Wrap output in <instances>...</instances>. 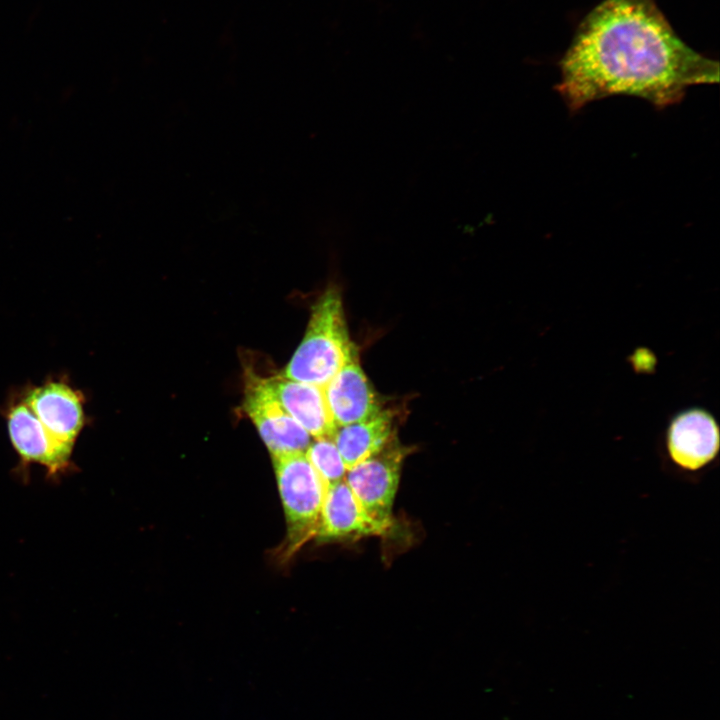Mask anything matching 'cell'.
Returning a JSON list of instances; mask_svg holds the SVG:
<instances>
[{"label":"cell","mask_w":720,"mask_h":720,"mask_svg":"<svg viewBox=\"0 0 720 720\" xmlns=\"http://www.w3.org/2000/svg\"><path fill=\"white\" fill-rule=\"evenodd\" d=\"M555 90L571 112L614 95L658 109L688 87L719 82V62L688 46L655 0H603L579 23L559 61Z\"/></svg>","instance_id":"obj_1"},{"label":"cell","mask_w":720,"mask_h":720,"mask_svg":"<svg viewBox=\"0 0 720 720\" xmlns=\"http://www.w3.org/2000/svg\"><path fill=\"white\" fill-rule=\"evenodd\" d=\"M355 353L341 295L329 287L312 306L304 338L281 374L324 388Z\"/></svg>","instance_id":"obj_2"},{"label":"cell","mask_w":720,"mask_h":720,"mask_svg":"<svg viewBox=\"0 0 720 720\" xmlns=\"http://www.w3.org/2000/svg\"><path fill=\"white\" fill-rule=\"evenodd\" d=\"M287 522V554L315 536L326 484L303 452L272 456Z\"/></svg>","instance_id":"obj_3"},{"label":"cell","mask_w":720,"mask_h":720,"mask_svg":"<svg viewBox=\"0 0 720 720\" xmlns=\"http://www.w3.org/2000/svg\"><path fill=\"white\" fill-rule=\"evenodd\" d=\"M409 452L410 448L403 446L395 435L379 452L349 468L345 476V482L366 512L391 527L401 469Z\"/></svg>","instance_id":"obj_4"},{"label":"cell","mask_w":720,"mask_h":720,"mask_svg":"<svg viewBox=\"0 0 720 720\" xmlns=\"http://www.w3.org/2000/svg\"><path fill=\"white\" fill-rule=\"evenodd\" d=\"M244 379L243 408L255 424L271 456L304 453L312 436L274 398L264 377L246 370Z\"/></svg>","instance_id":"obj_5"},{"label":"cell","mask_w":720,"mask_h":720,"mask_svg":"<svg viewBox=\"0 0 720 720\" xmlns=\"http://www.w3.org/2000/svg\"><path fill=\"white\" fill-rule=\"evenodd\" d=\"M5 416L10 441L25 464H41L50 475L70 466L74 444L51 434L22 400L11 403Z\"/></svg>","instance_id":"obj_6"},{"label":"cell","mask_w":720,"mask_h":720,"mask_svg":"<svg viewBox=\"0 0 720 720\" xmlns=\"http://www.w3.org/2000/svg\"><path fill=\"white\" fill-rule=\"evenodd\" d=\"M21 400L47 430L62 441L74 444L87 423L83 394L64 378L47 379L30 387Z\"/></svg>","instance_id":"obj_7"},{"label":"cell","mask_w":720,"mask_h":720,"mask_svg":"<svg viewBox=\"0 0 720 720\" xmlns=\"http://www.w3.org/2000/svg\"><path fill=\"white\" fill-rule=\"evenodd\" d=\"M393 527L371 517L345 479L327 487L314 538L318 543L386 536Z\"/></svg>","instance_id":"obj_8"},{"label":"cell","mask_w":720,"mask_h":720,"mask_svg":"<svg viewBox=\"0 0 720 720\" xmlns=\"http://www.w3.org/2000/svg\"><path fill=\"white\" fill-rule=\"evenodd\" d=\"M666 446L675 465L685 471H698L711 463L718 454V425L703 409L685 410L670 423Z\"/></svg>","instance_id":"obj_9"},{"label":"cell","mask_w":720,"mask_h":720,"mask_svg":"<svg viewBox=\"0 0 720 720\" xmlns=\"http://www.w3.org/2000/svg\"><path fill=\"white\" fill-rule=\"evenodd\" d=\"M324 394L336 427L370 418L383 410L357 353L327 383Z\"/></svg>","instance_id":"obj_10"},{"label":"cell","mask_w":720,"mask_h":720,"mask_svg":"<svg viewBox=\"0 0 720 720\" xmlns=\"http://www.w3.org/2000/svg\"><path fill=\"white\" fill-rule=\"evenodd\" d=\"M264 381L283 409L312 438L332 436L336 425L326 402L324 388L282 374L264 377Z\"/></svg>","instance_id":"obj_11"},{"label":"cell","mask_w":720,"mask_h":720,"mask_svg":"<svg viewBox=\"0 0 720 720\" xmlns=\"http://www.w3.org/2000/svg\"><path fill=\"white\" fill-rule=\"evenodd\" d=\"M395 435L393 416L383 409L370 418L337 426L332 438L349 469L379 452Z\"/></svg>","instance_id":"obj_12"},{"label":"cell","mask_w":720,"mask_h":720,"mask_svg":"<svg viewBox=\"0 0 720 720\" xmlns=\"http://www.w3.org/2000/svg\"><path fill=\"white\" fill-rule=\"evenodd\" d=\"M304 454L327 487L345 479L348 469L332 436L313 438Z\"/></svg>","instance_id":"obj_13"}]
</instances>
